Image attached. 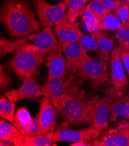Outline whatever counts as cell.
I'll list each match as a JSON object with an SVG mask.
<instances>
[{"label": "cell", "mask_w": 129, "mask_h": 146, "mask_svg": "<svg viewBox=\"0 0 129 146\" xmlns=\"http://www.w3.org/2000/svg\"><path fill=\"white\" fill-rule=\"evenodd\" d=\"M30 42L27 38H19L15 40H8L1 38L0 41V54L3 56L9 52L16 51L26 44Z\"/></svg>", "instance_id": "obj_23"}, {"label": "cell", "mask_w": 129, "mask_h": 146, "mask_svg": "<svg viewBox=\"0 0 129 146\" xmlns=\"http://www.w3.org/2000/svg\"><path fill=\"white\" fill-rule=\"evenodd\" d=\"M107 66L108 65L101 60H98L89 56L82 62L76 74L81 80L92 81L97 86L107 81L109 74Z\"/></svg>", "instance_id": "obj_6"}, {"label": "cell", "mask_w": 129, "mask_h": 146, "mask_svg": "<svg viewBox=\"0 0 129 146\" xmlns=\"http://www.w3.org/2000/svg\"><path fill=\"white\" fill-rule=\"evenodd\" d=\"M118 17L125 27H128V19L129 17V3L124 1L116 11Z\"/></svg>", "instance_id": "obj_30"}, {"label": "cell", "mask_w": 129, "mask_h": 146, "mask_svg": "<svg viewBox=\"0 0 129 146\" xmlns=\"http://www.w3.org/2000/svg\"><path fill=\"white\" fill-rule=\"evenodd\" d=\"M39 112L35 118L46 133L50 131H54L57 126L56 110L45 97L39 100Z\"/></svg>", "instance_id": "obj_15"}, {"label": "cell", "mask_w": 129, "mask_h": 146, "mask_svg": "<svg viewBox=\"0 0 129 146\" xmlns=\"http://www.w3.org/2000/svg\"><path fill=\"white\" fill-rule=\"evenodd\" d=\"M124 26L118 17L116 11H111L100 23L97 31L117 32Z\"/></svg>", "instance_id": "obj_21"}, {"label": "cell", "mask_w": 129, "mask_h": 146, "mask_svg": "<svg viewBox=\"0 0 129 146\" xmlns=\"http://www.w3.org/2000/svg\"><path fill=\"white\" fill-rule=\"evenodd\" d=\"M113 1L115 2H119V3H124L125 1L124 0H112Z\"/></svg>", "instance_id": "obj_36"}, {"label": "cell", "mask_w": 129, "mask_h": 146, "mask_svg": "<svg viewBox=\"0 0 129 146\" xmlns=\"http://www.w3.org/2000/svg\"><path fill=\"white\" fill-rule=\"evenodd\" d=\"M45 56L34 44L28 42L16 51L8 68L21 79L29 75L37 76Z\"/></svg>", "instance_id": "obj_3"}, {"label": "cell", "mask_w": 129, "mask_h": 146, "mask_svg": "<svg viewBox=\"0 0 129 146\" xmlns=\"http://www.w3.org/2000/svg\"><path fill=\"white\" fill-rule=\"evenodd\" d=\"M121 121L103 130L98 139L93 141L94 146H129V122Z\"/></svg>", "instance_id": "obj_4"}, {"label": "cell", "mask_w": 129, "mask_h": 146, "mask_svg": "<svg viewBox=\"0 0 129 146\" xmlns=\"http://www.w3.org/2000/svg\"><path fill=\"white\" fill-rule=\"evenodd\" d=\"M12 79L10 75L4 70L2 65L0 66V87L1 90L6 91L10 87Z\"/></svg>", "instance_id": "obj_31"}, {"label": "cell", "mask_w": 129, "mask_h": 146, "mask_svg": "<svg viewBox=\"0 0 129 146\" xmlns=\"http://www.w3.org/2000/svg\"><path fill=\"white\" fill-rule=\"evenodd\" d=\"M83 21L89 33H93L97 31L100 22L91 11L89 4L86 6L83 15Z\"/></svg>", "instance_id": "obj_27"}, {"label": "cell", "mask_w": 129, "mask_h": 146, "mask_svg": "<svg viewBox=\"0 0 129 146\" xmlns=\"http://www.w3.org/2000/svg\"><path fill=\"white\" fill-rule=\"evenodd\" d=\"M120 48L115 47L110 55L111 76L113 87L118 92H125L128 81L120 56Z\"/></svg>", "instance_id": "obj_10"}, {"label": "cell", "mask_w": 129, "mask_h": 146, "mask_svg": "<svg viewBox=\"0 0 129 146\" xmlns=\"http://www.w3.org/2000/svg\"><path fill=\"white\" fill-rule=\"evenodd\" d=\"M91 0H69L67 7V19L70 22L74 23L78 17L83 18L86 8L85 4Z\"/></svg>", "instance_id": "obj_22"}, {"label": "cell", "mask_w": 129, "mask_h": 146, "mask_svg": "<svg viewBox=\"0 0 129 146\" xmlns=\"http://www.w3.org/2000/svg\"><path fill=\"white\" fill-rule=\"evenodd\" d=\"M128 27H129V17H128Z\"/></svg>", "instance_id": "obj_38"}, {"label": "cell", "mask_w": 129, "mask_h": 146, "mask_svg": "<svg viewBox=\"0 0 129 146\" xmlns=\"http://www.w3.org/2000/svg\"><path fill=\"white\" fill-rule=\"evenodd\" d=\"M78 24L70 22L65 15L60 21L54 25V32L60 44L77 43L81 32Z\"/></svg>", "instance_id": "obj_17"}, {"label": "cell", "mask_w": 129, "mask_h": 146, "mask_svg": "<svg viewBox=\"0 0 129 146\" xmlns=\"http://www.w3.org/2000/svg\"><path fill=\"white\" fill-rule=\"evenodd\" d=\"M36 75H29L24 78L23 84L18 90L12 89L3 94L13 103L23 99L34 100L42 96L41 86L35 80Z\"/></svg>", "instance_id": "obj_8"}, {"label": "cell", "mask_w": 129, "mask_h": 146, "mask_svg": "<svg viewBox=\"0 0 129 146\" xmlns=\"http://www.w3.org/2000/svg\"><path fill=\"white\" fill-rule=\"evenodd\" d=\"M16 103L10 102L4 94L0 97V116L11 123L15 119V110Z\"/></svg>", "instance_id": "obj_24"}, {"label": "cell", "mask_w": 129, "mask_h": 146, "mask_svg": "<svg viewBox=\"0 0 129 146\" xmlns=\"http://www.w3.org/2000/svg\"><path fill=\"white\" fill-rule=\"evenodd\" d=\"M89 7L96 17L101 22L111 12L98 0H91L89 4Z\"/></svg>", "instance_id": "obj_28"}, {"label": "cell", "mask_w": 129, "mask_h": 146, "mask_svg": "<svg viewBox=\"0 0 129 146\" xmlns=\"http://www.w3.org/2000/svg\"><path fill=\"white\" fill-rule=\"evenodd\" d=\"M115 37L120 48L129 50V27H122L116 32Z\"/></svg>", "instance_id": "obj_29"}, {"label": "cell", "mask_w": 129, "mask_h": 146, "mask_svg": "<svg viewBox=\"0 0 129 146\" xmlns=\"http://www.w3.org/2000/svg\"><path fill=\"white\" fill-rule=\"evenodd\" d=\"M26 38L45 55L53 50L59 42L50 26H45L42 31L31 33Z\"/></svg>", "instance_id": "obj_14"}, {"label": "cell", "mask_w": 129, "mask_h": 146, "mask_svg": "<svg viewBox=\"0 0 129 146\" xmlns=\"http://www.w3.org/2000/svg\"><path fill=\"white\" fill-rule=\"evenodd\" d=\"M101 2L106 8L111 11H116L123 3H119L113 1L112 0H98Z\"/></svg>", "instance_id": "obj_33"}, {"label": "cell", "mask_w": 129, "mask_h": 146, "mask_svg": "<svg viewBox=\"0 0 129 146\" xmlns=\"http://www.w3.org/2000/svg\"><path fill=\"white\" fill-rule=\"evenodd\" d=\"M96 38L100 50V60L108 65H110V55L116 44V37L105 32H95Z\"/></svg>", "instance_id": "obj_18"}, {"label": "cell", "mask_w": 129, "mask_h": 146, "mask_svg": "<svg viewBox=\"0 0 129 146\" xmlns=\"http://www.w3.org/2000/svg\"><path fill=\"white\" fill-rule=\"evenodd\" d=\"M0 19L12 37L23 38L44 27L37 21L29 0H3Z\"/></svg>", "instance_id": "obj_2"}, {"label": "cell", "mask_w": 129, "mask_h": 146, "mask_svg": "<svg viewBox=\"0 0 129 146\" xmlns=\"http://www.w3.org/2000/svg\"><path fill=\"white\" fill-rule=\"evenodd\" d=\"M34 118L25 107H20L15 115L13 125L20 131L23 138L25 137L32 126Z\"/></svg>", "instance_id": "obj_20"}, {"label": "cell", "mask_w": 129, "mask_h": 146, "mask_svg": "<svg viewBox=\"0 0 129 146\" xmlns=\"http://www.w3.org/2000/svg\"><path fill=\"white\" fill-rule=\"evenodd\" d=\"M54 131H50L47 134L35 137H24L23 146H50L53 141Z\"/></svg>", "instance_id": "obj_25"}, {"label": "cell", "mask_w": 129, "mask_h": 146, "mask_svg": "<svg viewBox=\"0 0 129 146\" xmlns=\"http://www.w3.org/2000/svg\"><path fill=\"white\" fill-rule=\"evenodd\" d=\"M62 46H57L50 51L45 58L46 65L48 69V79L65 78L68 71L65 57L63 55Z\"/></svg>", "instance_id": "obj_11"}, {"label": "cell", "mask_w": 129, "mask_h": 146, "mask_svg": "<svg viewBox=\"0 0 129 146\" xmlns=\"http://www.w3.org/2000/svg\"><path fill=\"white\" fill-rule=\"evenodd\" d=\"M66 90L55 108L57 114L65 120L63 126L68 125H92V113L94 104L98 99L97 96L89 97L85 92L79 88V84L74 82V74L68 79Z\"/></svg>", "instance_id": "obj_1"}, {"label": "cell", "mask_w": 129, "mask_h": 146, "mask_svg": "<svg viewBox=\"0 0 129 146\" xmlns=\"http://www.w3.org/2000/svg\"><path fill=\"white\" fill-rule=\"evenodd\" d=\"M70 145L71 146H90L89 144H88L87 143H85L84 142H83V141L74 142V143H73V144H72Z\"/></svg>", "instance_id": "obj_34"}, {"label": "cell", "mask_w": 129, "mask_h": 146, "mask_svg": "<svg viewBox=\"0 0 129 146\" xmlns=\"http://www.w3.org/2000/svg\"><path fill=\"white\" fill-rule=\"evenodd\" d=\"M60 44L65 55L68 71L71 74H76L82 62L89 56L88 51L78 43H64Z\"/></svg>", "instance_id": "obj_13"}, {"label": "cell", "mask_w": 129, "mask_h": 146, "mask_svg": "<svg viewBox=\"0 0 129 146\" xmlns=\"http://www.w3.org/2000/svg\"><path fill=\"white\" fill-rule=\"evenodd\" d=\"M126 2H127V3H129V0H127V1H126Z\"/></svg>", "instance_id": "obj_39"}, {"label": "cell", "mask_w": 129, "mask_h": 146, "mask_svg": "<svg viewBox=\"0 0 129 146\" xmlns=\"http://www.w3.org/2000/svg\"><path fill=\"white\" fill-rule=\"evenodd\" d=\"M68 80L64 78H53L48 79L45 84L41 86L42 95L56 108L58 106L61 96L64 93Z\"/></svg>", "instance_id": "obj_16"}, {"label": "cell", "mask_w": 129, "mask_h": 146, "mask_svg": "<svg viewBox=\"0 0 129 146\" xmlns=\"http://www.w3.org/2000/svg\"><path fill=\"white\" fill-rule=\"evenodd\" d=\"M77 43L88 51H94L100 54L95 33H91L90 35H86L81 32Z\"/></svg>", "instance_id": "obj_26"}, {"label": "cell", "mask_w": 129, "mask_h": 146, "mask_svg": "<svg viewBox=\"0 0 129 146\" xmlns=\"http://www.w3.org/2000/svg\"><path fill=\"white\" fill-rule=\"evenodd\" d=\"M120 54L123 65L129 79V50L120 48Z\"/></svg>", "instance_id": "obj_32"}, {"label": "cell", "mask_w": 129, "mask_h": 146, "mask_svg": "<svg viewBox=\"0 0 129 146\" xmlns=\"http://www.w3.org/2000/svg\"><path fill=\"white\" fill-rule=\"evenodd\" d=\"M0 140L11 142L15 146H23L24 142L23 136L18 128L3 119L0 121Z\"/></svg>", "instance_id": "obj_19"}, {"label": "cell", "mask_w": 129, "mask_h": 146, "mask_svg": "<svg viewBox=\"0 0 129 146\" xmlns=\"http://www.w3.org/2000/svg\"><path fill=\"white\" fill-rule=\"evenodd\" d=\"M96 140V132L92 126L79 130L59 129L54 132L53 137L54 142H77L83 141L93 145Z\"/></svg>", "instance_id": "obj_12"}, {"label": "cell", "mask_w": 129, "mask_h": 146, "mask_svg": "<svg viewBox=\"0 0 129 146\" xmlns=\"http://www.w3.org/2000/svg\"><path fill=\"white\" fill-rule=\"evenodd\" d=\"M107 96L111 98V105L108 116V122H115L119 116L129 119V96L125 92H118L113 87L105 90Z\"/></svg>", "instance_id": "obj_7"}, {"label": "cell", "mask_w": 129, "mask_h": 146, "mask_svg": "<svg viewBox=\"0 0 129 146\" xmlns=\"http://www.w3.org/2000/svg\"><path fill=\"white\" fill-rule=\"evenodd\" d=\"M126 93H127V94H128V96H129V90H127V92Z\"/></svg>", "instance_id": "obj_37"}, {"label": "cell", "mask_w": 129, "mask_h": 146, "mask_svg": "<svg viewBox=\"0 0 129 146\" xmlns=\"http://www.w3.org/2000/svg\"><path fill=\"white\" fill-rule=\"evenodd\" d=\"M111 105V98L108 96L98 98L94 104L91 118L92 126L96 132V140L98 139L102 131L108 126Z\"/></svg>", "instance_id": "obj_9"}, {"label": "cell", "mask_w": 129, "mask_h": 146, "mask_svg": "<svg viewBox=\"0 0 129 146\" xmlns=\"http://www.w3.org/2000/svg\"><path fill=\"white\" fill-rule=\"evenodd\" d=\"M31 1L39 22L44 27H50L60 21L64 17L69 0H63L56 5H50L46 0Z\"/></svg>", "instance_id": "obj_5"}, {"label": "cell", "mask_w": 129, "mask_h": 146, "mask_svg": "<svg viewBox=\"0 0 129 146\" xmlns=\"http://www.w3.org/2000/svg\"><path fill=\"white\" fill-rule=\"evenodd\" d=\"M0 145H1V146H3V145H7V146H8V145H13V144H11L5 143V141H1V142H0Z\"/></svg>", "instance_id": "obj_35"}]
</instances>
